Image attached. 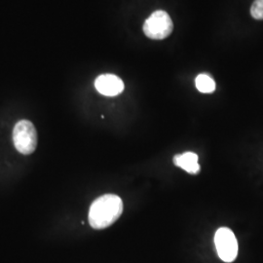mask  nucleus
Masks as SVG:
<instances>
[{
	"instance_id": "6e6552de",
	"label": "nucleus",
	"mask_w": 263,
	"mask_h": 263,
	"mask_svg": "<svg viewBox=\"0 0 263 263\" xmlns=\"http://www.w3.org/2000/svg\"><path fill=\"white\" fill-rule=\"evenodd\" d=\"M251 15L255 20H263V0H254L251 7Z\"/></svg>"
},
{
	"instance_id": "0eeeda50",
	"label": "nucleus",
	"mask_w": 263,
	"mask_h": 263,
	"mask_svg": "<svg viewBox=\"0 0 263 263\" xmlns=\"http://www.w3.org/2000/svg\"><path fill=\"white\" fill-rule=\"evenodd\" d=\"M195 85L199 92L204 94L213 93L216 90L215 80L207 74H199L195 79Z\"/></svg>"
},
{
	"instance_id": "7ed1b4c3",
	"label": "nucleus",
	"mask_w": 263,
	"mask_h": 263,
	"mask_svg": "<svg viewBox=\"0 0 263 263\" xmlns=\"http://www.w3.org/2000/svg\"><path fill=\"white\" fill-rule=\"evenodd\" d=\"M174 28L173 21L165 11H155L143 25L144 34L151 39L161 40L168 37Z\"/></svg>"
},
{
	"instance_id": "20e7f679",
	"label": "nucleus",
	"mask_w": 263,
	"mask_h": 263,
	"mask_svg": "<svg viewBox=\"0 0 263 263\" xmlns=\"http://www.w3.org/2000/svg\"><path fill=\"white\" fill-rule=\"evenodd\" d=\"M215 245L219 258L224 262L234 261L238 255V242L231 229L221 227L216 231Z\"/></svg>"
},
{
	"instance_id": "f257e3e1",
	"label": "nucleus",
	"mask_w": 263,
	"mask_h": 263,
	"mask_svg": "<svg viewBox=\"0 0 263 263\" xmlns=\"http://www.w3.org/2000/svg\"><path fill=\"white\" fill-rule=\"evenodd\" d=\"M121 198L105 194L96 199L89 211V223L94 229H104L113 224L122 215Z\"/></svg>"
},
{
	"instance_id": "39448f33",
	"label": "nucleus",
	"mask_w": 263,
	"mask_h": 263,
	"mask_svg": "<svg viewBox=\"0 0 263 263\" xmlns=\"http://www.w3.org/2000/svg\"><path fill=\"white\" fill-rule=\"evenodd\" d=\"M95 87L100 94L107 97H115L122 93L124 83L118 76L114 74H103L96 79Z\"/></svg>"
},
{
	"instance_id": "f03ea898",
	"label": "nucleus",
	"mask_w": 263,
	"mask_h": 263,
	"mask_svg": "<svg viewBox=\"0 0 263 263\" xmlns=\"http://www.w3.org/2000/svg\"><path fill=\"white\" fill-rule=\"evenodd\" d=\"M13 141L20 153L29 155L36 149L37 133L33 124L28 120H21L13 130Z\"/></svg>"
},
{
	"instance_id": "423d86ee",
	"label": "nucleus",
	"mask_w": 263,
	"mask_h": 263,
	"mask_svg": "<svg viewBox=\"0 0 263 263\" xmlns=\"http://www.w3.org/2000/svg\"><path fill=\"white\" fill-rule=\"evenodd\" d=\"M174 163L180 169L184 170L189 174L195 175L200 171V165L198 164V155L193 152H185L174 157Z\"/></svg>"
}]
</instances>
